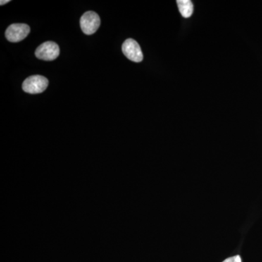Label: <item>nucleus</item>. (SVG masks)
Wrapping results in <instances>:
<instances>
[{
    "mask_svg": "<svg viewBox=\"0 0 262 262\" xmlns=\"http://www.w3.org/2000/svg\"><path fill=\"white\" fill-rule=\"evenodd\" d=\"M10 0H5V1H3V0H2L1 2H0V5H3L7 4V3H10Z\"/></svg>",
    "mask_w": 262,
    "mask_h": 262,
    "instance_id": "nucleus-8",
    "label": "nucleus"
},
{
    "mask_svg": "<svg viewBox=\"0 0 262 262\" xmlns=\"http://www.w3.org/2000/svg\"><path fill=\"white\" fill-rule=\"evenodd\" d=\"M123 54L131 61L139 63L143 61L144 56L139 43L133 39H127L122 46Z\"/></svg>",
    "mask_w": 262,
    "mask_h": 262,
    "instance_id": "nucleus-5",
    "label": "nucleus"
},
{
    "mask_svg": "<svg viewBox=\"0 0 262 262\" xmlns=\"http://www.w3.org/2000/svg\"><path fill=\"white\" fill-rule=\"evenodd\" d=\"M59 54V47L56 43L53 42L42 43L35 51L36 57L43 61H53L58 58Z\"/></svg>",
    "mask_w": 262,
    "mask_h": 262,
    "instance_id": "nucleus-3",
    "label": "nucleus"
},
{
    "mask_svg": "<svg viewBox=\"0 0 262 262\" xmlns=\"http://www.w3.org/2000/svg\"><path fill=\"white\" fill-rule=\"evenodd\" d=\"M48 80L41 75H33L26 79L22 84V89L30 94H41L47 89Z\"/></svg>",
    "mask_w": 262,
    "mask_h": 262,
    "instance_id": "nucleus-1",
    "label": "nucleus"
},
{
    "mask_svg": "<svg viewBox=\"0 0 262 262\" xmlns=\"http://www.w3.org/2000/svg\"><path fill=\"white\" fill-rule=\"evenodd\" d=\"M101 19L97 13L88 11L80 18V27L84 34L87 35L94 34L99 28Z\"/></svg>",
    "mask_w": 262,
    "mask_h": 262,
    "instance_id": "nucleus-2",
    "label": "nucleus"
},
{
    "mask_svg": "<svg viewBox=\"0 0 262 262\" xmlns=\"http://www.w3.org/2000/svg\"><path fill=\"white\" fill-rule=\"evenodd\" d=\"M30 32V27L27 24H14L10 25L6 32L5 37L10 42H18L24 40Z\"/></svg>",
    "mask_w": 262,
    "mask_h": 262,
    "instance_id": "nucleus-4",
    "label": "nucleus"
},
{
    "mask_svg": "<svg viewBox=\"0 0 262 262\" xmlns=\"http://www.w3.org/2000/svg\"><path fill=\"white\" fill-rule=\"evenodd\" d=\"M222 262H242V260H241V256L237 255V256H232V257H229L225 259V261Z\"/></svg>",
    "mask_w": 262,
    "mask_h": 262,
    "instance_id": "nucleus-7",
    "label": "nucleus"
},
{
    "mask_svg": "<svg viewBox=\"0 0 262 262\" xmlns=\"http://www.w3.org/2000/svg\"><path fill=\"white\" fill-rule=\"evenodd\" d=\"M179 12L184 18H189L192 15L194 7L190 0H178L177 2Z\"/></svg>",
    "mask_w": 262,
    "mask_h": 262,
    "instance_id": "nucleus-6",
    "label": "nucleus"
}]
</instances>
